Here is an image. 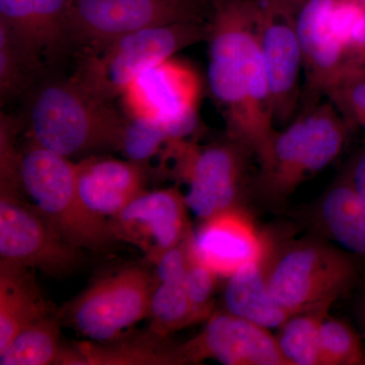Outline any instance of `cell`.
Listing matches in <instances>:
<instances>
[{"label": "cell", "mask_w": 365, "mask_h": 365, "mask_svg": "<svg viewBox=\"0 0 365 365\" xmlns=\"http://www.w3.org/2000/svg\"><path fill=\"white\" fill-rule=\"evenodd\" d=\"M208 88L222 109L225 135L257 160L267 155L278 128L262 53L257 0H210Z\"/></svg>", "instance_id": "6da1fadb"}, {"label": "cell", "mask_w": 365, "mask_h": 365, "mask_svg": "<svg viewBox=\"0 0 365 365\" xmlns=\"http://www.w3.org/2000/svg\"><path fill=\"white\" fill-rule=\"evenodd\" d=\"M26 136L66 158L120 150L127 117L76 79L46 74L25 98Z\"/></svg>", "instance_id": "7a4b0ae2"}, {"label": "cell", "mask_w": 365, "mask_h": 365, "mask_svg": "<svg viewBox=\"0 0 365 365\" xmlns=\"http://www.w3.org/2000/svg\"><path fill=\"white\" fill-rule=\"evenodd\" d=\"M345 118L331 101H319L278 130L259 163L255 188L264 200L282 203L309 178L340 155L347 136Z\"/></svg>", "instance_id": "3957f363"}, {"label": "cell", "mask_w": 365, "mask_h": 365, "mask_svg": "<svg viewBox=\"0 0 365 365\" xmlns=\"http://www.w3.org/2000/svg\"><path fill=\"white\" fill-rule=\"evenodd\" d=\"M26 195L50 225L79 250L102 251L114 240L110 220L91 212L76 185V163L26 137L21 150Z\"/></svg>", "instance_id": "277c9868"}, {"label": "cell", "mask_w": 365, "mask_h": 365, "mask_svg": "<svg viewBox=\"0 0 365 365\" xmlns=\"http://www.w3.org/2000/svg\"><path fill=\"white\" fill-rule=\"evenodd\" d=\"M208 21L170 24L128 34L97 52L78 53L72 78L86 90L113 102L132 81L178 52L205 42Z\"/></svg>", "instance_id": "5b68a950"}, {"label": "cell", "mask_w": 365, "mask_h": 365, "mask_svg": "<svg viewBox=\"0 0 365 365\" xmlns=\"http://www.w3.org/2000/svg\"><path fill=\"white\" fill-rule=\"evenodd\" d=\"M268 284L278 304L297 314L335 302L354 284L357 267L343 250L316 240L290 242L271 249Z\"/></svg>", "instance_id": "8992f818"}, {"label": "cell", "mask_w": 365, "mask_h": 365, "mask_svg": "<svg viewBox=\"0 0 365 365\" xmlns=\"http://www.w3.org/2000/svg\"><path fill=\"white\" fill-rule=\"evenodd\" d=\"M162 160H172L170 173L187 185V207L200 220L239 205L251 151L228 138L199 145L189 138L165 145Z\"/></svg>", "instance_id": "52a82bcc"}, {"label": "cell", "mask_w": 365, "mask_h": 365, "mask_svg": "<svg viewBox=\"0 0 365 365\" xmlns=\"http://www.w3.org/2000/svg\"><path fill=\"white\" fill-rule=\"evenodd\" d=\"M210 14V0H72L69 37L73 51L97 52L128 34Z\"/></svg>", "instance_id": "ba28073f"}, {"label": "cell", "mask_w": 365, "mask_h": 365, "mask_svg": "<svg viewBox=\"0 0 365 365\" xmlns=\"http://www.w3.org/2000/svg\"><path fill=\"white\" fill-rule=\"evenodd\" d=\"M202 93L196 67L174 56L137 76L120 98L127 117L160 125L173 139H185L198 128Z\"/></svg>", "instance_id": "9c48e42d"}, {"label": "cell", "mask_w": 365, "mask_h": 365, "mask_svg": "<svg viewBox=\"0 0 365 365\" xmlns=\"http://www.w3.org/2000/svg\"><path fill=\"white\" fill-rule=\"evenodd\" d=\"M155 281L145 269L127 267L96 281L71 302L64 319L95 342L116 339L150 316Z\"/></svg>", "instance_id": "30bf717a"}, {"label": "cell", "mask_w": 365, "mask_h": 365, "mask_svg": "<svg viewBox=\"0 0 365 365\" xmlns=\"http://www.w3.org/2000/svg\"><path fill=\"white\" fill-rule=\"evenodd\" d=\"M26 199V193L0 191V261L54 277L68 276L81 264L79 249Z\"/></svg>", "instance_id": "8fae6325"}, {"label": "cell", "mask_w": 365, "mask_h": 365, "mask_svg": "<svg viewBox=\"0 0 365 365\" xmlns=\"http://www.w3.org/2000/svg\"><path fill=\"white\" fill-rule=\"evenodd\" d=\"M72 0H0V25L9 31L42 76L72 51L69 14Z\"/></svg>", "instance_id": "7c38bea8"}, {"label": "cell", "mask_w": 365, "mask_h": 365, "mask_svg": "<svg viewBox=\"0 0 365 365\" xmlns=\"http://www.w3.org/2000/svg\"><path fill=\"white\" fill-rule=\"evenodd\" d=\"M180 365L213 359L225 365H288L267 329L227 313H213L200 333L178 344Z\"/></svg>", "instance_id": "4fadbf2b"}, {"label": "cell", "mask_w": 365, "mask_h": 365, "mask_svg": "<svg viewBox=\"0 0 365 365\" xmlns=\"http://www.w3.org/2000/svg\"><path fill=\"white\" fill-rule=\"evenodd\" d=\"M184 194L174 188L144 191L110 220L117 240L139 247L153 264L191 234Z\"/></svg>", "instance_id": "5bb4252c"}, {"label": "cell", "mask_w": 365, "mask_h": 365, "mask_svg": "<svg viewBox=\"0 0 365 365\" xmlns=\"http://www.w3.org/2000/svg\"><path fill=\"white\" fill-rule=\"evenodd\" d=\"M272 246L251 216L237 206L204 220L189 239L192 255L225 278L249 264L264 260Z\"/></svg>", "instance_id": "9a60e30c"}, {"label": "cell", "mask_w": 365, "mask_h": 365, "mask_svg": "<svg viewBox=\"0 0 365 365\" xmlns=\"http://www.w3.org/2000/svg\"><path fill=\"white\" fill-rule=\"evenodd\" d=\"M259 37L274 122L276 127L287 126L297 116L302 93L300 76L304 69L295 19L268 13L261 7Z\"/></svg>", "instance_id": "2e32d148"}, {"label": "cell", "mask_w": 365, "mask_h": 365, "mask_svg": "<svg viewBox=\"0 0 365 365\" xmlns=\"http://www.w3.org/2000/svg\"><path fill=\"white\" fill-rule=\"evenodd\" d=\"M334 2L335 0H307L295 18L309 106L325 97L326 91L347 71L344 47L334 26Z\"/></svg>", "instance_id": "e0dca14e"}, {"label": "cell", "mask_w": 365, "mask_h": 365, "mask_svg": "<svg viewBox=\"0 0 365 365\" xmlns=\"http://www.w3.org/2000/svg\"><path fill=\"white\" fill-rule=\"evenodd\" d=\"M76 185L86 207L110 220L143 193L144 169L128 160L91 155L76 163Z\"/></svg>", "instance_id": "ac0fdd59"}, {"label": "cell", "mask_w": 365, "mask_h": 365, "mask_svg": "<svg viewBox=\"0 0 365 365\" xmlns=\"http://www.w3.org/2000/svg\"><path fill=\"white\" fill-rule=\"evenodd\" d=\"M56 364L180 365L178 344L150 330L138 335L124 334L116 339L62 346Z\"/></svg>", "instance_id": "d6986e66"}, {"label": "cell", "mask_w": 365, "mask_h": 365, "mask_svg": "<svg viewBox=\"0 0 365 365\" xmlns=\"http://www.w3.org/2000/svg\"><path fill=\"white\" fill-rule=\"evenodd\" d=\"M55 313L33 269L0 261V351L26 327Z\"/></svg>", "instance_id": "ffe728a7"}, {"label": "cell", "mask_w": 365, "mask_h": 365, "mask_svg": "<svg viewBox=\"0 0 365 365\" xmlns=\"http://www.w3.org/2000/svg\"><path fill=\"white\" fill-rule=\"evenodd\" d=\"M268 257L245 266L228 277L223 299L227 313L271 330L279 329L295 314L278 304L271 294Z\"/></svg>", "instance_id": "44dd1931"}, {"label": "cell", "mask_w": 365, "mask_h": 365, "mask_svg": "<svg viewBox=\"0 0 365 365\" xmlns=\"http://www.w3.org/2000/svg\"><path fill=\"white\" fill-rule=\"evenodd\" d=\"M318 212L327 234L347 251L365 256V199L347 179L327 192Z\"/></svg>", "instance_id": "7402d4cb"}, {"label": "cell", "mask_w": 365, "mask_h": 365, "mask_svg": "<svg viewBox=\"0 0 365 365\" xmlns=\"http://www.w3.org/2000/svg\"><path fill=\"white\" fill-rule=\"evenodd\" d=\"M61 317L50 314L21 330L0 351V365L56 364L61 352Z\"/></svg>", "instance_id": "603a6c76"}, {"label": "cell", "mask_w": 365, "mask_h": 365, "mask_svg": "<svg viewBox=\"0 0 365 365\" xmlns=\"http://www.w3.org/2000/svg\"><path fill=\"white\" fill-rule=\"evenodd\" d=\"M333 302H326L287 319L276 336L288 365H321L319 330Z\"/></svg>", "instance_id": "cb8c5ba5"}, {"label": "cell", "mask_w": 365, "mask_h": 365, "mask_svg": "<svg viewBox=\"0 0 365 365\" xmlns=\"http://www.w3.org/2000/svg\"><path fill=\"white\" fill-rule=\"evenodd\" d=\"M150 329L169 337L201 321L182 282H158L153 288L150 307Z\"/></svg>", "instance_id": "d4e9b609"}, {"label": "cell", "mask_w": 365, "mask_h": 365, "mask_svg": "<svg viewBox=\"0 0 365 365\" xmlns=\"http://www.w3.org/2000/svg\"><path fill=\"white\" fill-rule=\"evenodd\" d=\"M30 60L14 42L4 26L0 25V98L1 105L14 98H25L29 91L43 78Z\"/></svg>", "instance_id": "484cf974"}, {"label": "cell", "mask_w": 365, "mask_h": 365, "mask_svg": "<svg viewBox=\"0 0 365 365\" xmlns=\"http://www.w3.org/2000/svg\"><path fill=\"white\" fill-rule=\"evenodd\" d=\"M321 365L365 364V347L349 324L326 317L319 330Z\"/></svg>", "instance_id": "4316f807"}, {"label": "cell", "mask_w": 365, "mask_h": 365, "mask_svg": "<svg viewBox=\"0 0 365 365\" xmlns=\"http://www.w3.org/2000/svg\"><path fill=\"white\" fill-rule=\"evenodd\" d=\"M170 140L175 139L160 125L127 117L119 151L144 169L150 160L162 155Z\"/></svg>", "instance_id": "83f0119b"}, {"label": "cell", "mask_w": 365, "mask_h": 365, "mask_svg": "<svg viewBox=\"0 0 365 365\" xmlns=\"http://www.w3.org/2000/svg\"><path fill=\"white\" fill-rule=\"evenodd\" d=\"M325 98L333 103L348 123L365 130V74L346 72L326 91Z\"/></svg>", "instance_id": "f1b7e54d"}, {"label": "cell", "mask_w": 365, "mask_h": 365, "mask_svg": "<svg viewBox=\"0 0 365 365\" xmlns=\"http://www.w3.org/2000/svg\"><path fill=\"white\" fill-rule=\"evenodd\" d=\"M218 277L217 274L201 263L190 251V263L184 278V287L201 321L208 319L213 314L212 297Z\"/></svg>", "instance_id": "f546056e"}, {"label": "cell", "mask_w": 365, "mask_h": 365, "mask_svg": "<svg viewBox=\"0 0 365 365\" xmlns=\"http://www.w3.org/2000/svg\"><path fill=\"white\" fill-rule=\"evenodd\" d=\"M190 235L177 246L167 250L155 262L158 282H182L184 281L190 263Z\"/></svg>", "instance_id": "4dcf8cb0"}, {"label": "cell", "mask_w": 365, "mask_h": 365, "mask_svg": "<svg viewBox=\"0 0 365 365\" xmlns=\"http://www.w3.org/2000/svg\"><path fill=\"white\" fill-rule=\"evenodd\" d=\"M346 63H347L346 72L365 69V18L360 24L353 37L351 44L348 48Z\"/></svg>", "instance_id": "1f68e13d"}, {"label": "cell", "mask_w": 365, "mask_h": 365, "mask_svg": "<svg viewBox=\"0 0 365 365\" xmlns=\"http://www.w3.org/2000/svg\"><path fill=\"white\" fill-rule=\"evenodd\" d=\"M257 1L259 2L262 9L268 13L295 19L307 0H257Z\"/></svg>", "instance_id": "d6a6232c"}, {"label": "cell", "mask_w": 365, "mask_h": 365, "mask_svg": "<svg viewBox=\"0 0 365 365\" xmlns=\"http://www.w3.org/2000/svg\"><path fill=\"white\" fill-rule=\"evenodd\" d=\"M347 180L355 191L365 199V151L359 155L353 165Z\"/></svg>", "instance_id": "836d02e7"}, {"label": "cell", "mask_w": 365, "mask_h": 365, "mask_svg": "<svg viewBox=\"0 0 365 365\" xmlns=\"http://www.w3.org/2000/svg\"><path fill=\"white\" fill-rule=\"evenodd\" d=\"M359 319L361 321L362 327L365 330V299L362 302L359 309Z\"/></svg>", "instance_id": "e575fe53"}, {"label": "cell", "mask_w": 365, "mask_h": 365, "mask_svg": "<svg viewBox=\"0 0 365 365\" xmlns=\"http://www.w3.org/2000/svg\"><path fill=\"white\" fill-rule=\"evenodd\" d=\"M362 1H364V4H365V0H362Z\"/></svg>", "instance_id": "d590c367"}, {"label": "cell", "mask_w": 365, "mask_h": 365, "mask_svg": "<svg viewBox=\"0 0 365 365\" xmlns=\"http://www.w3.org/2000/svg\"><path fill=\"white\" fill-rule=\"evenodd\" d=\"M364 73H365V71H364Z\"/></svg>", "instance_id": "8d00e7d4"}]
</instances>
